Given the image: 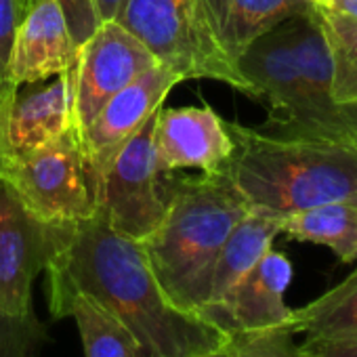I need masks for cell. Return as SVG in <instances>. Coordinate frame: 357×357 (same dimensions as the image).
Segmentation results:
<instances>
[{"instance_id": "26", "label": "cell", "mask_w": 357, "mask_h": 357, "mask_svg": "<svg viewBox=\"0 0 357 357\" xmlns=\"http://www.w3.org/2000/svg\"><path fill=\"white\" fill-rule=\"evenodd\" d=\"M313 7L324 15L357 26V0H324V3L313 5Z\"/></svg>"}, {"instance_id": "6", "label": "cell", "mask_w": 357, "mask_h": 357, "mask_svg": "<svg viewBox=\"0 0 357 357\" xmlns=\"http://www.w3.org/2000/svg\"><path fill=\"white\" fill-rule=\"evenodd\" d=\"M0 181L49 225H76L97 215L95 181L76 126L43 147L3 160Z\"/></svg>"}, {"instance_id": "20", "label": "cell", "mask_w": 357, "mask_h": 357, "mask_svg": "<svg viewBox=\"0 0 357 357\" xmlns=\"http://www.w3.org/2000/svg\"><path fill=\"white\" fill-rule=\"evenodd\" d=\"M313 13L324 30V38L330 51V61H332L330 95L334 103L342 107H353L357 105V26L324 15L315 7Z\"/></svg>"}, {"instance_id": "21", "label": "cell", "mask_w": 357, "mask_h": 357, "mask_svg": "<svg viewBox=\"0 0 357 357\" xmlns=\"http://www.w3.org/2000/svg\"><path fill=\"white\" fill-rule=\"evenodd\" d=\"M47 340V330L34 313L11 317L0 309V357H40Z\"/></svg>"}, {"instance_id": "18", "label": "cell", "mask_w": 357, "mask_h": 357, "mask_svg": "<svg viewBox=\"0 0 357 357\" xmlns=\"http://www.w3.org/2000/svg\"><path fill=\"white\" fill-rule=\"evenodd\" d=\"M70 315L76 319L84 357H147L137 336L91 296L74 294L63 309V317Z\"/></svg>"}, {"instance_id": "5", "label": "cell", "mask_w": 357, "mask_h": 357, "mask_svg": "<svg viewBox=\"0 0 357 357\" xmlns=\"http://www.w3.org/2000/svg\"><path fill=\"white\" fill-rule=\"evenodd\" d=\"M114 20L183 80H219L255 99L217 34L206 0H122Z\"/></svg>"}, {"instance_id": "25", "label": "cell", "mask_w": 357, "mask_h": 357, "mask_svg": "<svg viewBox=\"0 0 357 357\" xmlns=\"http://www.w3.org/2000/svg\"><path fill=\"white\" fill-rule=\"evenodd\" d=\"M296 357H357V338H305L296 344Z\"/></svg>"}, {"instance_id": "15", "label": "cell", "mask_w": 357, "mask_h": 357, "mask_svg": "<svg viewBox=\"0 0 357 357\" xmlns=\"http://www.w3.org/2000/svg\"><path fill=\"white\" fill-rule=\"evenodd\" d=\"M206 3L217 34L236 63L257 38L288 17L311 9L307 0H206Z\"/></svg>"}, {"instance_id": "13", "label": "cell", "mask_w": 357, "mask_h": 357, "mask_svg": "<svg viewBox=\"0 0 357 357\" xmlns=\"http://www.w3.org/2000/svg\"><path fill=\"white\" fill-rule=\"evenodd\" d=\"M78 57L57 0H34L11 47L7 78L17 89L66 74Z\"/></svg>"}, {"instance_id": "14", "label": "cell", "mask_w": 357, "mask_h": 357, "mask_svg": "<svg viewBox=\"0 0 357 357\" xmlns=\"http://www.w3.org/2000/svg\"><path fill=\"white\" fill-rule=\"evenodd\" d=\"M74 95L76 63L66 74L55 76L43 86L30 84L22 93L17 91L5 118L3 160L43 147L45 143L63 135L68 128L76 126Z\"/></svg>"}, {"instance_id": "27", "label": "cell", "mask_w": 357, "mask_h": 357, "mask_svg": "<svg viewBox=\"0 0 357 357\" xmlns=\"http://www.w3.org/2000/svg\"><path fill=\"white\" fill-rule=\"evenodd\" d=\"M20 89L9 82V80H3L0 78V160H3V130H5V118H7V109L15 97Z\"/></svg>"}, {"instance_id": "19", "label": "cell", "mask_w": 357, "mask_h": 357, "mask_svg": "<svg viewBox=\"0 0 357 357\" xmlns=\"http://www.w3.org/2000/svg\"><path fill=\"white\" fill-rule=\"evenodd\" d=\"M290 330L305 338L351 336L357 332V269L340 284L307 303L292 309Z\"/></svg>"}, {"instance_id": "33", "label": "cell", "mask_w": 357, "mask_h": 357, "mask_svg": "<svg viewBox=\"0 0 357 357\" xmlns=\"http://www.w3.org/2000/svg\"><path fill=\"white\" fill-rule=\"evenodd\" d=\"M355 112H357V105H355Z\"/></svg>"}, {"instance_id": "28", "label": "cell", "mask_w": 357, "mask_h": 357, "mask_svg": "<svg viewBox=\"0 0 357 357\" xmlns=\"http://www.w3.org/2000/svg\"><path fill=\"white\" fill-rule=\"evenodd\" d=\"M120 3H122V0H95V7H97L99 20H101V22L114 20V15H116Z\"/></svg>"}, {"instance_id": "30", "label": "cell", "mask_w": 357, "mask_h": 357, "mask_svg": "<svg viewBox=\"0 0 357 357\" xmlns=\"http://www.w3.org/2000/svg\"><path fill=\"white\" fill-rule=\"evenodd\" d=\"M20 3H22V9H24V15H26V11L32 7V3H34V0H20Z\"/></svg>"}, {"instance_id": "24", "label": "cell", "mask_w": 357, "mask_h": 357, "mask_svg": "<svg viewBox=\"0 0 357 357\" xmlns=\"http://www.w3.org/2000/svg\"><path fill=\"white\" fill-rule=\"evenodd\" d=\"M24 20V9L20 0H0V78H7L11 47L15 40V32L20 22Z\"/></svg>"}, {"instance_id": "12", "label": "cell", "mask_w": 357, "mask_h": 357, "mask_svg": "<svg viewBox=\"0 0 357 357\" xmlns=\"http://www.w3.org/2000/svg\"><path fill=\"white\" fill-rule=\"evenodd\" d=\"M292 280V265L273 248L231 288V292L200 311V317L225 332H252L290 326L292 309L284 294Z\"/></svg>"}, {"instance_id": "9", "label": "cell", "mask_w": 357, "mask_h": 357, "mask_svg": "<svg viewBox=\"0 0 357 357\" xmlns=\"http://www.w3.org/2000/svg\"><path fill=\"white\" fill-rule=\"evenodd\" d=\"M181 80V76L164 66H155L116 93L95 118L78 130L82 153L95 181V198L101 176L114 158L162 107L166 95Z\"/></svg>"}, {"instance_id": "7", "label": "cell", "mask_w": 357, "mask_h": 357, "mask_svg": "<svg viewBox=\"0 0 357 357\" xmlns=\"http://www.w3.org/2000/svg\"><path fill=\"white\" fill-rule=\"evenodd\" d=\"M153 116L120 149L97 185V215L139 242L160 225L174 183L172 172L158 164Z\"/></svg>"}, {"instance_id": "31", "label": "cell", "mask_w": 357, "mask_h": 357, "mask_svg": "<svg viewBox=\"0 0 357 357\" xmlns=\"http://www.w3.org/2000/svg\"><path fill=\"white\" fill-rule=\"evenodd\" d=\"M307 3H311V5H319V3H324V0H307Z\"/></svg>"}, {"instance_id": "16", "label": "cell", "mask_w": 357, "mask_h": 357, "mask_svg": "<svg viewBox=\"0 0 357 357\" xmlns=\"http://www.w3.org/2000/svg\"><path fill=\"white\" fill-rule=\"evenodd\" d=\"M278 236L280 219H273L257 211H248L244 219L231 229L217 257L208 301L202 309L223 301L231 292V288L271 250L273 240Z\"/></svg>"}, {"instance_id": "10", "label": "cell", "mask_w": 357, "mask_h": 357, "mask_svg": "<svg viewBox=\"0 0 357 357\" xmlns=\"http://www.w3.org/2000/svg\"><path fill=\"white\" fill-rule=\"evenodd\" d=\"M57 225L36 219L0 181V309L11 317L32 315V284L45 271Z\"/></svg>"}, {"instance_id": "23", "label": "cell", "mask_w": 357, "mask_h": 357, "mask_svg": "<svg viewBox=\"0 0 357 357\" xmlns=\"http://www.w3.org/2000/svg\"><path fill=\"white\" fill-rule=\"evenodd\" d=\"M57 3L63 11L74 45L76 49H80L101 24L95 0H57Z\"/></svg>"}, {"instance_id": "4", "label": "cell", "mask_w": 357, "mask_h": 357, "mask_svg": "<svg viewBox=\"0 0 357 357\" xmlns=\"http://www.w3.org/2000/svg\"><path fill=\"white\" fill-rule=\"evenodd\" d=\"M248 204L225 172L183 176L172 183L160 225L141 242L166 298L198 315L208 301L217 257Z\"/></svg>"}, {"instance_id": "22", "label": "cell", "mask_w": 357, "mask_h": 357, "mask_svg": "<svg viewBox=\"0 0 357 357\" xmlns=\"http://www.w3.org/2000/svg\"><path fill=\"white\" fill-rule=\"evenodd\" d=\"M290 326H275L252 332L229 334L234 357H296V342Z\"/></svg>"}, {"instance_id": "29", "label": "cell", "mask_w": 357, "mask_h": 357, "mask_svg": "<svg viewBox=\"0 0 357 357\" xmlns=\"http://www.w3.org/2000/svg\"><path fill=\"white\" fill-rule=\"evenodd\" d=\"M196 357H234V351H231V344H229V340H227L225 344H221V347H217V349H213V351L200 353V355H196Z\"/></svg>"}, {"instance_id": "1", "label": "cell", "mask_w": 357, "mask_h": 357, "mask_svg": "<svg viewBox=\"0 0 357 357\" xmlns=\"http://www.w3.org/2000/svg\"><path fill=\"white\" fill-rule=\"evenodd\" d=\"M45 271L53 317H63L74 294H86L137 336L147 357H196L229 340L206 319L176 309L162 292L143 244L99 215L57 225Z\"/></svg>"}, {"instance_id": "11", "label": "cell", "mask_w": 357, "mask_h": 357, "mask_svg": "<svg viewBox=\"0 0 357 357\" xmlns=\"http://www.w3.org/2000/svg\"><path fill=\"white\" fill-rule=\"evenodd\" d=\"M153 147L164 172L198 168L221 174L234 153V137L229 122L211 105L160 107L153 116Z\"/></svg>"}, {"instance_id": "3", "label": "cell", "mask_w": 357, "mask_h": 357, "mask_svg": "<svg viewBox=\"0 0 357 357\" xmlns=\"http://www.w3.org/2000/svg\"><path fill=\"white\" fill-rule=\"evenodd\" d=\"M229 130L234 153L225 174L248 211L282 221L319 204L357 200V143L238 122Z\"/></svg>"}, {"instance_id": "17", "label": "cell", "mask_w": 357, "mask_h": 357, "mask_svg": "<svg viewBox=\"0 0 357 357\" xmlns=\"http://www.w3.org/2000/svg\"><path fill=\"white\" fill-rule=\"evenodd\" d=\"M280 234L330 248L342 263H357V200H336L280 221Z\"/></svg>"}, {"instance_id": "2", "label": "cell", "mask_w": 357, "mask_h": 357, "mask_svg": "<svg viewBox=\"0 0 357 357\" xmlns=\"http://www.w3.org/2000/svg\"><path fill=\"white\" fill-rule=\"evenodd\" d=\"M238 68L269 109L265 130L357 143L355 105L342 107L330 95L332 61L313 7L257 38Z\"/></svg>"}, {"instance_id": "32", "label": "cell", "mask_w": 357, "mask_h": 357, "mask_svg": "<svg viewBox=\"0 0 357 357\" xmlns=\"http://www.w3.org/2000/svg\"><path fill=\"white\" fill-rule=\"evenodd\" d=\"M351 338H357V332H355V334H351Z\"/></svg>"}, {"instance_id": "8", "label": "cell", "mask_w": 357, "mask_h": 357, "mask_svg": "<svg viewBox=\"0 0 357 357\" xmlns=\"http://www.w3.org/2000/svg\"><path fill=\"white\" fill-rule=\"evenodd\" d=\"M155 66V57L126 28L116 20L101 22L76 57V128L89 124L116 93Z\"/></svg>"}]
</instances>
